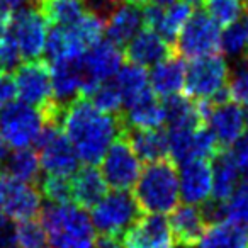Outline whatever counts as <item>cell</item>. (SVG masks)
Returning a JSON list of instances; mask_svg holds the SVG:
<instances>
[{
    "label": "cell",
    "instance_id": "6da1fadb",
    "mask_svg": "<svg viewBox=\"0 0 248 248\" xmlns=\"http://www.w3.org/2000/svg\"><path fill=\"white\" fill-rule=\"evenodd\" d=\"M60 128L72 143L80 162L95 167L114 140L123 133V123L121 116L102 112L90 99L77 97L63 107Z\"/></svg>",
    "mask_w": 248,
    "mask_h": 248
},
{
    "label": "cell",
    "instance_id": "7a4b0ae2",
    "mask_svg": "<svg viewBox=\"0 0 248 248\" xmlns=\"http://www.w3.org/2000/svg\"><path fill=\"white\" fill-rule=\"evenodd\" d=\"M133 189V197L140 211L150 214L172 213L180 201L179 170L175 162L162 158L146 163Z\"/></svg>",
    "mask_w": 248,
    "mask_h": 248
},
{
    "label": "cell",
    "instance_id": "3957f363",
    "mask_svg": "<svg viewBox=\"0 0 248 248\" xmlns=\"http://www.w3.org/2000/svg\"><path fill=\"white\" fill-rule=\"evenodd\" d=\"M41 216L49 248H93V224L82 207L72 202L49 204Z\"/></svg>",
    "mask_w": 248,
    "mask_h": 248
},
{
    "label": "cell",
    "instance_id": "277c9868",
    "mask_svg": "<svg viewBox=\"0 0 248 248\" xmlns=\"http://www.w3.org/2000/svg\"><path fill=\"white\" fill-rule=\"evenodd\" d=\"M12 82L16 95L21 102L29 104L43 112L46 124H58L63 106H60L53 95L51 66L45 60H28L16 66Z\"/></svg>",
    "mask_w": 248,
    "mask_h": 248
},
{
    "label": "cell",
    "instance_id": "5b68a950",
    "mask_svg": "<svg viewBox=\"0 0 248 248\" xmlns=\"http://www.w3.org/2000/svg\"><path fill=\"white\" fill-rule=\"evenodd\" d=\"M46 119L36 107L24 102H9L0 107V136L14 150L29 148L38 143Z\"/></svg>",
    "mask_w": 248,
    "mask_h": 248
},
{
    "label": "cell",
    "instance_id": "8992f818",
    "mask_svg": "<svg viewBox=\"0 0 248 248\" xmlns=\"http://www.w3.org/2000/svg\"><path fill=\"white\" fill-rule=\"evenodd\" d=\"M230 68L223 56L211 55L196 58L186 66L184 89L186 97L194 100H213L226 90Z\"/></svg>",
    "mask_w": 248,
    "mask_h": 248
},
{
    "label": "cell",
    "instance_id": "52a82bcc",
    "mask_svg": "<svg viewBox=\"0 0 248 248\" xmlns=\"http://www.w3.org/2000/svg\"><path fill=\"white\" fill-rule=\"evenodd\" d=\"M219 26L202 11H194L177 36L173 49L184 58H204L219 51Z\"/></svg>",
    "mask_w": 248,
    "mask_h": 248
},
{
    "label": "cell",
    "instance_id": "ba28073f",
    "mask_svg": "<svg viewBox=\"0 0 248 248\" xmlns=\"http://www.w3.org/2000/svg\"><path fill=\"white\" fill-rule=\"evenodd\" d=\"M140 207L128 190H114L106 194L92 207V224L100 233L123 234L138 219Z\"/></svg>",
    "mask_w": 248,
    "mask_h": 248
},
{
    "label": "cell",
    "instance_id": "9c48e42d",
    "mask_svg": "<svg viewBox=\"0 0 248 248\" xmlns=\"http://www.w3.org/2000/svg\"><path fill=\"white\" fill-rule=\"evenodd\" d=\"M121 49L123 48L110 43L109 39H106V41L100 39L99 43L90 46L83 53V56L80 58V68H82L83 77L80 97H89L97 85L116 77V73L123 66L124 60Z\"/></svg>",
    "mask_w": 248,
    "mask_h": 248
},
{
    "label": "cell",
    "instance_id": "30bf717a",
    "mask_svg": "<svg viewBox=\"0 0 248 248\" xmlns=\"http://www.w3.org/2000/svg\"><path fill=\"white\" fill-rule=\"evenodd\" d=\"M100 163H102L100 173L107 187H112L114 190H129L135 187L141 173V160L133 152L123 133L112 141Z\"/></svg>",
    "mask_w": 248,
    "mask_h": 248
},
{
    "label": "cell",
    "instance_id": "8fae6325",
    "mask_svg": "<svg viewBox=\"0 0 248 248\" xmlns=\"http://www.w3.org/2000/svg\"><path fill=\"white\" fill-rule=\"evenodd\" d=\"M41 169L49 175H72L78 170V156L58 124H46L38 140Z\"/></svg>",
    "mask_w": 248,
    "mask_h": 248
},
{
    "label": "cell",
    "instance_id": "7c38bea8",
    "mask_svg": "<svg viewBox=\"0 0 248 248\" xmlns=\"http://www.w3.org/2000/svg\"><path fill=\"white\" fill-rule=\"evenodd\" d=\"M41 199L32 184L16 180L0 170V217L17 223L34 219L41 211Z\"/></svg>",
    "mask_w": 248,
    "mask_h": 248
},
{
    "label": "cell",
    "instance_id": "4fadbf2b",
    "mask_svg": "<svg viewBox=\"0 0 248 248\" xmlns=\"http://www.w3.org/2000/svg\"><path fill=\"white\" fill-rule=\"evenodd\" d=\"M9 31L21 58L38 60L45 53L46 39H48V22L36 7L29 5L14 14Z\"/></svg>",
    "mask_w": 248,
    "mask_h": 248
},
{
    "label": "cell",
    "instance_id": "5bb4252c",
    "mask_svg": "<svg viewBox=\"0 0 248 248\" xmlns=\"http://www.w3.org/2000/svg\"><path fill=\"white\" fill-rule=\"evenodd\" d=\"M206 128L214 136L219 150H230L238 140L243 136L247 129V119H245V110L241 106L234 104L233 100L213 104L207 114Z\"/></svg>",
    "mask_w": 248,
    "mask_h": 248
},
{
    "label": "cell",
    "instance_id": "9a60e30c",
    "mask_svg": "<svg viewBox=\"0 0 248 248\" xmlns=\"http://www.w3.org/2000/svg\"><path fill=\"white\" fill-rule=\"evenodd\" d=\"M194 11L196 9L187 0H175L169 5L146 4L145 9H141L143 24L173 46L179 32L182 31L184 24L189 21Z\"/></svg>",
    "mask_w": 248,
    "mask_h": 248
},
{
    "label": "cell",
    "instance_id": "2e32d148",
    "mask_svg": "<svg viewBox=\"0 0 248 248\" xmlns=\"http://www.w3.org/2000/svg\"><path fill=\"white\" fill-rule=\"evenodd\" d=\"M124 248H167L172 247L169 219L163 214H143L124 233Z\"/></svg>",
    "mask_w": 248,
    "mask_h": 248
},
{
    "label": "cell",
    "instance_id": "e0dca14e",
    "mask_svg": "<svg viewBox=\"0 0 248 248\" xmlns=\"http://www.w3.org/2000/svg\"><path fill=\"white\" fill-rule=\"evenodd\" d=\"M180 199L186 204H204L213 194V165L209 160L184 162L179 172Z\"/></svg>",
    "mask_w": 248,
    "mask_h": 248
},
{
    "label": "cell",
    "instance_id": "ac0fdd59",
    "mask_svg": "<svg viewBox=\"0 0 248 248\" xmlns=\"http://www.w3.org/2000/svg\"><path fill=\"white\" fill-rule=\"evenodd\" d=\"M173 53H175L173 46L148 28L141 29L128 45L124 46V58L131 65H138L143 68L155 66L156 63L163 62Z\"/></svg>",
    "mask_w": 248,
    "mask_h": 248
},
{
    "label": "cell",
    "instance_id": "d6986e66",
    "mask_svg": "<svg viewBox=\"0 0 248 248\" xmlns=\"http://www.w3.org/2000/svg\"><path fill=\"white\" fill-rule=\"evenodd\" d=\"M169 228L172 241H175L179 247L196 248L206 231L207 221L202 214V209L192 204H184V206H177L170 213Z\"/></svg>",
    "mask_w": 248,
    "mask_h": 248
},
{
    "label": "cell",
    "instance_id": "ffe728a7",
    "mask_svg": "<svg viewBox=\"0 0 248 248\" xmlns=\"http://www.w3.org/2000/svg\"><path fill=\"white\" fill-rule=\"evenodd\" d=\"M143 26V12L140 5L123 4L116 5L104 19V31L107 39L114 45L126 46L140 31Z\"/></svg>",
    "mask_w": 248,
    "mask_h": 248
},
{
    "label": "cell",
    "instance_id": "44dd1931",
    "mask_svg": "<svg viewBox=\"0 0 248 248\" xmlns=\"http://www.w3.org/2000/svg\"><path fill=\"white\" fill-rule=\"evenodd\" d=\"M184 78H186V65L182 56H179L177 53L156 63L148 75L150 89L160 99L177 95L184 87Z\"/></svg>",
    "mask_w": 248,
    "mask_h": 248
},
{
    "label": "cell",
    "instance_id": "7402d4cb",
    "mask_svg": "<svg viewBox=\"0 0 248 248\" xmlns=\"http://www.w3.org/2000/svg\"><path fill=\"white\" fill-rule=\"evenodd\" d=\"M123 136L141 162L152 163L169 158V141L163 129H128L123 128Z\"/></svg>",
    "mask_w": 248,
    "mask_h": 248
},
{
    "label": "cell",
    "instance_id": "603a6c76",
    "mask_svg": "<svg viewBox=\"0 0 248 248\" xmlns=\"http://www.w3.org/2000/svg\"><path fill=\"white\" fill-rule=\"evenodd\" d=\"M107 192V184L102 173L93 165H85L77 170L72 179V202L75 206L92 209Z\"/></svg>",
    "mask_w": 248,
    "mask_h": 248
},
{
    "label": "cell",
    "instance_id": "cb8c5ba5",
    "mask_svg": "<svg viewBox=\"0 0 248 248\" xmlns=\"http://www.w3.org/2000/svg\"><path fill=\"white\" fill-rule=\"evenodd\" d=\"M165 121V107L155 93L126 107V112L121 116L123 128L128 129H158Z\"/></svg>",
    "mask_w": 248,
    "mask_h": 248
},
{
    "label": "cell",
    "instance_id": "d4e9b609",
    "mask_svg": "<svg viewBox=\"0 0 248 248\" xmlns=\"http://www.w3.org/2000/svg\"><path fill=\"white\" fill-rule=\"evenodd\" d=\"M82 68L80 60L77 62H58L51 63V83L53 95L60 106L65 107L73 99L80 97L82 92Z\"/></svg>",
    "mask_w": 248,
    "mask_h": 248
},
{
    "label": "cell",
    "instance_id": "484cf974",
    "mask_svg": "<svg viewBox=\"0 0 248 248\" xmlns=\"http://www.w3.org/2000/svg\"><path fill=\"white\" fill-rule=\"evenodd\" d=\"M114 83L119 89L124 107L133 106V104L140 102L141 99L153 93L152 89H150V80L146 70L143 66L131 65V63L121 66V70L116 73Z\"/></svg>",
    "mask_w": 248,
    "mask_h": 248
},
{
    "label": "cell",
    "instance_id": "4316f807",
    "mask_svg": "<svg viewBox=\"0 0 248 248\" xmlns=\"http://www.w3.org/2000/svg\"><path fill=\"white\" fill-rule=\"evenodd\" d=\"M197 248H248V228L217 221L206 228Z\"/></svg>",
    "mask_w": 248,
    "mask_h": 248
},
{
    "label": "cell",
    "instance_id": "83f0119b",
    "mask_svg": "<svg viewBox=\"0 0 248 248\" xmlns=\"http://www.w3.org/2000/svg\"><path fill=\"white\" fill-rule=\"evenodd\" d=\"M34 4L45 21L55 28L75 24L85 12H89L85 0H34Z\"/></svg>",
    "mask_w": 248,
    "mask_h": 248
},
{
    "label": "cell",
    "instance_id": "f1b7e54d",
    "mask_svg": "<svg viewBox=\"0 0 248 248\" xmlns=\"http://www.w3.org/2000/svg\"><path fill=\"white\" fill-rule=\"evenodd\" d=\"M240 170L230 150H223L214 156L213 167V197L214 201H226L240 184Z\"/></svg>",
    "mask_w": 248,
    "mask_h": 248
},
{
    "label": "cell",
    "instance_id": "f546056e",
    "mask_svg": "<svg viewBox=\"0 0 248 248\" xmlns=\"http://www.w3.org/2000/svg\"><path fill=\"white\" fill-rule=\"evenodd\" d=\"M0 165H2L0 170H2L5 175L12 177V179H16V180H21V182H28V184L38 180L39 169H41L38 153L29 148L16 150L14 153L5 156Z\"/></svg>",
    "mask_w": 248,
    "mask_h": 248
},
{
    "label": "cell",
    "instance_id": "4dcf8cb0",
    "mask_svg": "<svg viewBox=\"0 0 248 248\" xmlns=\"http://www.w3.org/2000/svg\"><path fill=\"white\" fill-rule=\"evenodd\" d=\"M243 0H202V11L217 26H231L245 14Z\"/></svg>",
    "mask_w": 248,
    "mask_h": 248
},
{
    "label": "cell",
    "instance_id": "1f68e13d",
    "mask_svg": "<svg viewBox=\"0 0 248 248\" xmlns=\"http://www.w3.org/2000/svg\"><path fill=\"white\" fill-rule=\"evenodd\" d=\"M223 221L248 228V179L238 184L234 192L221 202Z\"/></svg>",
    "mask_w": 248,
    "mask_h": 248
},
{
    "label": "cell",
    "instance_id": "d6a6232c",
    "mask_svg": "<svg viewBox=\"0 0 248 248\" xmlns=\"http://www.w3.org/2000/svg\"><path fill=\"white\" fill-rule=\"evenodd\" d=\"M87 99H90V102L97 109H100L102 112L112 114V116H121V110L124 107L123 97H121V92L114 83V80H107V82L97 85Z\"/></svg>",
    "mask_w": 248,
    "mask_h": 248
},
{
    "label": "cell",
    "instance_id": "836d02e7",
    "mask_svg": "<svg viewBox=\"0 0 248 248\" xmlns=\"http://www.w3.org/2000/svg\"><path fill=\"white\" fill-rule=\"evenodd\" d=\"M16 245L17 248H49L43 223L36 219L21 221L16 226Z\"/></svg>",
    "mask_w": 248,
    "mask_h": 248
},
{
    "label": "cell",
    "instance_id": "e575fe53",
    "mask_svg": "<svg viewBox=\"0 0 248 248\" xmlns=\"http://www.w3.org/2000/svg\"><path fill=\"white\" fill-rule=\"evenodd\" d=\"M228 95L238 106H248V55L240 58L228 77Z\"/></svg>",
    "mask_w": 248,
    "mask_h": 248
},
{
    "label": "cell",
    "instance_id": "d590c367",
    "mask_svg": "<svg viewBox=\"0 0 248 248\" xmlns=\"http://www.w3.org/2000/svg\"><path fill=\"white\" fill-rule=\"evenodd\" d=\"M219 49L228 56L233 58H243L248 55V38L247 31H245L243 24H234L226 26L219 38Z\"/></svg>",
    "mask_w": 248,
    "mask_h": 248
},
{
    "label": "cell",
    "instance_id": "8d00e7d4",
    "mask_svg": "<svg viewBox=\"0 0 248 248\" xmlns=\"http://www.w3.org/2000/svg\"><path fill=\"white\" fill-rule=\"evenodd\" d=\"M41 197L51 204L72 202V180L65 175H46L41 180Z\"/></svg>",
    "mask_w": 248,
    "mask_h": 248
},
{
    "label": "cell",
    "instance_id": "74e56055",
    "mask_svg": "<svg viewBox=\"0 0 248 248\" xmlns=\"http://www.w3.org/2000/svg\"><path fill=\"white\" fill-rule=\"evenodd\" d=\"M19 51L11 36H0V73H7L19 63Z\"/></svg>",
    "mask_w": 248,
    "mask_h": 248
},
{
    "label": "cell",
    "instance_id": "f35d334b",
    "mask_svg": "<svg viewBox=\"0 0 248 248\" xmlns=\"http://www.w3.org/2000/svg\"><path fill=\"white\" fill-rule=\"evenodd\" d=\"M230 153L233 156L240 173H243L248 179V136L238 140L233 145V150H230Z\"/></svg>",
    "mask_w": 248,
    "mask_h": 248
},
{
    "label": "cell",
    "instance_id": "ab89813d",
    "mask_svg": "<svg viewBox=\"0 0 248 248\" xmlns=\"http://www.w3.org/2000/svg\"><path fill=\"white\" fill-rule=\"evenodd\" d=\"M16 95V87L12 82V77L7 73H0V107H4L5 104L12 102Z\"/></svg>",
    "mask_w": 248,
    "mask_h": 248
},
{
    "label": "cell",
    "instance_id": "60d3db41",
    "mask_svg": "<svg viewBox=\"0 0 248 248\" xmlns=\"http://www.w3.org/2000/svg\"><path fill=\"white\" fill-rule=\"evenodd\" d=\"M93 248H124L123 234L100 233L93 240Z\"/></svg>",
    "mask_w": 248,
    "mask_h": 248
},
{
    "label": "cell",
    "instance_id": "b9f144b4",
    "mask_svg": "<svg viewBox=\"0 0 248 248\" xmlns=\"http://www.w3.org/2000/svg\"><path fill=\"white\" fill-rule=\"evenodd\" d=\"M12 17H14V14H12V12L9 11L2 2H0V36H5L9 32Z\"/></svg>",
    "mask_w": 248,
    "mask_h": 248
},
{
    "label": "cell",
    "instance_id": "7bdbcfd3",
    "mask_svg": "<svg viewBox=\"0 0 248 248\" xmlns=\"http://www.w3.org/2000/svg\"><path fill=\"white\" fill-rule=\"evenodd\" d=\"M0 2H2V4H4L5 7L12 12V14H17L19 11H22V9H26L31 4H34V0H0Z\"/></svg>",
    "mask_w": 248,
    "mask_h": 248
},
{
    "label": "cell",
    "instance_id": "ee69618b",
    "mask_svg": "<svg viewBox=\"0 0 248 248\" xmlns=\"http://www.w3.org/2000/svg\"><path fill=\"white\" fill-rule=\"evenodd\" d=\"M5 143H4V140H2V136H0V163H2V160L7 156V150H5Z\"/></svg>",
    "mask_w": 248,
    "mask_h": 248
},
{
    "label": "cell",
    "instance_id": "f6af8a7d",
    "mask_svg": "<svg viewBox=\"0 0 248 248\" xmlns=\"http://www.w3.org/2000/svg\"><path fill=\"white\" fill-rule=\"evenodd\" d=\"M175 2V0H150V4H156V5H169Z\"/></svg>",
    "mask_w": 248,
    "mask_h": 248
},
{
    "label": "cell",
    "instance_id": "bcb514c9",
    "mask_svg": "<svg viewBox=\"0 0 248 248\" xmlns=\"http://www.w3.org/2000/svg\"><path fill=\"white\" fill-rule=\"evenodd\" d=\"M245 31H247V38H248V14H247V21H245Z\"/></svg>",
    "mask_w": 248,
    "mask_h": 248
},
{
    "label": "cell",
    "instance_id": "7dc6e473",
    "mask_svg": "<svg viewBox=\"0 0 248 248\" xmlns=\"http://www.w3.org/2000/svg\"><path fill=\"white\" fill-rule=\"evenodd\" d=\"M245 119H247V128H248V106H247V110H245Z\"/></svg>",
    "mask_w": 248,
    "mask_h": 248
},
{
    "label": "cell",
    "instance_id": "c3c4849f",
    "mask_svg": "<svg viewBox=\"0 0 248 248\" xmlns=\"http://www.w3.org/2000/svg\"><path fill=\"white\" fill-rule=\"evenodd\" d=\"M243 2H245V5H248V0H243Z\"/></svg>",
    "mask_w": 248,
    "mask_h": 248
},
{
    "label": "cell",
    "instance_id": "681fc988",
    "mask_svg": "<svg viewBox=\"0 0 248 248\" xmlns=\"http://www.w3.org/2000/svg\"><path fill=\"white\" fill-rule=\"evenodd\" d=\"M167 248H172V247H167Z\"/></svg>",
    "mask_w": 248,
    "mask_h": 248
}]
</instances>
